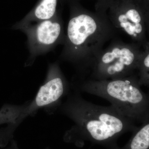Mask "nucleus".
Here are the masks:
<instances>
[{"instance_id":"f257e3e1","label":"nucleus","mask_w":149,"mask_h":149,"mask_svg":"<svg viewBox=\"0 0 149 149\" xmlns=\"http://www.w3.org/2000/svg\"><path fill=\"white\" fill-rule=\"evenodd\" d=\"M66 111L74 119L76 128L84 136L103 142L126 131L135 132L136 123L125 117L112 106L97 105L77 93L69 102Z\"/></svg>"},{"instance_id":"f03ea898","label":"nucleus","mask_w":149,"mask_h":149,"mask_svg":"<svg viewBox=\"0 0 149 149\" xmlns=\"http://www.w3.org/2000/svg\"><path fill=\"white\" fill-rule=\"evenodd\" d=\"M81 91L105 99L125 117L142 124L149 119V95L129 79L84 83Z\"/></svg>"},{"instance_id":"7ed1b4c3","label":"nucleus","mask_w":149,"mask_h":149,"mask_svg":"<svg viewBox=\"0 0 149 149\" xmlns=\"http://www.w3.org/2000/svg\"><path fill=\"white\" fill-rule=\"evenodd\" d=\"M31 49L35 53L48 49L58 40L61 26L52 19L43 20L26 29Z\"/></svg>"},{"instance_id":"20e7f679","label":"nucleus","mask_w":149,"mask_h":149,"mask_svg":"<svg viewBox=\"0 0 149 149\" xmlns=\"http://www.w3.org/2000/svg\"><path fill=\"white\" fill-rule=\"evenodd\" d=\"M97 28L95 22L92 17L87 15H80L70 20L68 36L73 45H80L95 32Z\"/></svg>"},{"instance_id":"39448f33","label":"nucleus","mask_w":149,"mask_h":149,"mask_svg":"<svg viewBox=\"0 0 149 149\" xmlns=\"http://www.w3.org/2000/svg\"><path fill=\"white\" fill-rule=\"evenodd\" d=\"M64 91V83L61 77L52 78L40 88L36 103L38 106L42 107L55 102L61 97Z\"/></svg>"},{"instance_id":"423d86ee","label":"nucleus","mask_w":149,"mask_h":149,"mask_svg":"<svg viewBox=\"0 0 149 149\" xmlns=\"http://www.w3.org/2000/svg\"><path fill=\"white\" fill-rule=\"evenodd\" d=\"M130 143V149H148L149 147V119L141 124L136 130Z\"/></svg>"},{"instance_id":"0eeeda50","label":"nucleus","mask_w":149,"mask_h":149,"mask_svg":"<svg viewBox=\"0 0 149 149\" xmlns=\"http://www.w3.org/2000/svg\"><path fill=\"white\" fill-rule=\"evenodd\" d=\"M57 3V0H42L34 11V19L40 22L52 19L55 13Z\"/></svg>"},{"instance_id":"6e6552de","label":"nucleus","mask_w":149,"mask_h":149,"mask_svg":"<svg viewBox=\"0 0 149 149\" xmlns=\"http://www.w3.org/2000/svg\"><path fill=\"white\" fill-rule=\"evenodd\" d=\"M120 23L131 21L133 23H140L141 17L138 11L134 9L129 10L125 14L120 15L118 17Z\"/></svg>"},{"instance_id":"1a4fd4ad","label":"nucleus","mask_w":149,"mask_h":149,"mask_svg":"<svg viewBox=\"0 0 149 149\" xmlns=\"http://www.w3.org/2000/svg\"><path fill=\"white\" fill-rule=\"evenodd\" d=\"M134 58V54L129 49L123 48L120 50L119 58L116 61L121 63L128 68L133 64Z\"/></svg>"},{"instance_id":"9d476101","label":"nucleus","mask_w":149,"mask_h":149,"mask_svg":"<svg viewBox=\"0 0 149 149\" xmlns=\"http://www.w3.org/2000/svg\"><path fill=\"white\" fill-rule=\"evenodd\" d=\"M120 25L121 27H123L125 29V31L129 35H132L135 34V32H134L135 23H132L130 22L127 21L126 22L120 23Z\"/></svg>"},{"instance_id":"9b49d317","label":"nucleus","mask_w":149,"mask_h":149,"mask_svg":"<svg viewBox=\"0 0 149 149\" xmlns=\"http://www.w3.org/2000/svg\"><path fill=\"white\" fill-rule=\"evenodd\" d=\"M142 31V27L140 23H136L134 25V32L135 33H140Z\"/></svg>"},{"instance_id":"f8f14e48","label":"nucleus","mask_w":149,"mask_h":149,"mask_svg":"<svg viewBox=\"0 0 149 149\" xmlns=\"http://www.w3.org/2000/svg\"><path fill=\"white\" fill-rule=\"evenodd\" d=\"M144 64L147 68H149V55H148L145 58L144 61Z\"/></svg>"},{"instance_id":"ddd939ff","label":"nucleus","mask_w":149,"mask_h":149,"mask_svg":"<svg viewBox=\"0 0 149 149\" xmlns=\"http://www.w3.org/2000/svg\"><path fill=\"white\" fill-rule=\"evenodd\" d=\"M133 35H134L135 37H136V36H137V34H136V33H135Z\"/></svg>"}]
</instances>
